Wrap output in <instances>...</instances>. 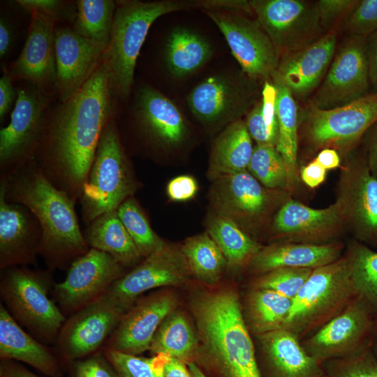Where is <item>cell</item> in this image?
Listing matches in <instances>:
<instances>
[{"mask_svg": "<svg viewBox=\"0 0 377 377\" xmlns=\"http://www.w3.org/2000/svg\"><path fill=\"white\" fill-rule=\"evenodd\" d=\"M118 102L105 59L74 96L47 110L34 161L45 177L79 200L106 126L117 118Z\"/></svg>", "mask_w": 377, "mask_h": 377, "instance_id": "cell-1", "label": "cell"}, {"mask_svg": "<svg viewBox=\"0 0 377 377\" xmlns=\"http://www.w3.org/2000/svg\"><path fill=\"white\" fill-rule=\"evenodd\" d=\"M0 186L8 202L25 206L38 219L43 233L39 255L50 269L69 268L89 251L76 202L45 177L34 160L0 175Z\"/></svg>", "mask_w": 377, "mask_h": 377, "instance_id": "cell-2", "label": "cell"}, {"mask_svg": "<svg viewBox=\"0 0 377 377\" xmlns=\"http://www.w3.org/2000/svg\"><path fill=\"white\" fill-rule=\"evenodd\" d=\"M204 364L217 377H261L238 294L205 292L193 301Z\"/></svg>", "mask_w": 377, "mask_h": 377, "instance_id": "cell-3", "label": "cell"}, {"mask_svg": "<svg viewBox=\"0 0 377 377\" xmlns=\"http://www.w3.org/2000/svg\"><path fill=\"white\" fill-rule=\"evenodd\" d=\"M108 47L104 54L111 88L118 101L127 98L134 82L137 59L154 21L166 13L192 8L214 9L216 0L116 1Z\"/></svg>", "mask_w": 377, "mask_h": 377, "instance_id": "cell-4", "label": "cell"}, {"mask_svg": "<svg viewBox=\"0 0 377 377\" xmlns=\"http://www.w3.org/2000/svg\"><path fill=\"white\" fill-rule=\"evenodd\" d=\"M376 121L375 91L330 110L309 104L300 113L299 145L302 143L307 158L313 159L320 151L333 149L342 160L359 148L363 136Z\"/></svg>", "mask_w": 377, "mask_h": 377, "instance_id": "cell-5", "label": "cell"}, {"mask_svg": "<svg viewBox=\"0 0 377 377\" xmlns=\"http://www.w3.org/2000/svg\"><path fill=\"white\" fill-rule=\"evenodd\" d=\"M139 188L121 141L117 119L105 128L79 198L83 222L117 210Z\"/></svg>", "mask_w": 377, "mask_h": 377, "instance_id": "cell-6", "label": "cell"}, {"mask_svg": "<svg viewBox=\"0 0 377 377\" xmlns=\"http://www.w3.org/2000/svg\"><path fill=\"white\" fill-rule=\"evenodd\" d=\"M345 253L315 268L293 299L283 325L300 341L342 312L356 297Z\"/></svg>", "mask_w": 377, "mask_h": 377, "instance_id": "cell-7", "label": "cell"}, {"mask_svg": "<svg viewBox=\"0 0 377 377\" xmlns=\"http://www.w3.org/2000/svg\"><path fill=\"white\" fill-rule=\"evenodd\" d=\"M51 276L47 271L15 266L1 269L0 293L7 310L40 341L58 338L66 319L48 297Z\"/></svg>", "mask_w": 377, "mask_h": 377, "instance_id": "cell-8", "label": "cell"}, {"mask_svg": "<svg viewBox=\"0 0 377 377\" xmlns=\"http://www.w3.org/2000/svg\"><path fill=\"white\" fill-rule=\"evenodd\" d=\"M291 197L286 190L264 186L247 170L213 180L209 192L212 210L233 221L255 239L269 229L277 211Z\"/></svg>", "mask_w": 377, "mask_h": 377, "instance_id": "cell-9", "label": "cell"}, {"mask_svg": "<svg viewBox=\"0 0 377 377\" xmlns=\"http://www.w3.org/2000/svg\"><path fill=\"white\" fill-rule=\"evenodd\" d=\"M341 161L335 201L341 207L347 232L353 239L376 247L377 178L371 173L362 148Z\"/></svg>", "mask_w": 377, "mask_h": 377, "instance_id": "cell-10", "label": "cell"}, {"mask_svg": "<svg viewBox=\"0 0 377 377\" xmlns=\"http://www.w3.org/2000/svg\"><path fill=\"white\" fill-rule=\"evenodd\" d=\"M17 89L10 123L0 130V175L34 160L51 104V96L31 83L25 82Z\"/></svg>", "mask_w": 377, "mask_h": 377, "instance_id": "cell-11", "label": "cell"}, {"mask_svg": "<svg viewBox=\"0 0 377 377\" xmlns=\"http://www.w3.org/2000/svg\"><path fill=\"white\" fill-rule=\"evenodd\" d=\"M249 2L279 59L306 47L323 36L315 3L302 0Z\"/></svg>", "mask_w": 377, "mask_h": 377, "instance_id": "cell-12", "label": "cell"}, {"mask_svg": "<svg viewBox=\"0 0 377 377\" xmlns=\"http://www.w3.org/2000/svg\"><path fill=\"white\" fill-rule=\"evenodd\" d=\"M374 316L356 297L339 314L305 337V351L323 364L360 353L371 348Z\"/></svg>", "mask_w": 377, "mask_h": 377, "instance_id": "cell-13", "label": "cell"}, {"mask_svg": "<svg viewBox=\"0 0 377 377\" xmlns=\"http://www.w3.org/2000/svg\"><path fill=\"white\" fill-rule=\"evenodd\" d=\"M223 34L232 55L252 80L271 79L280 59L270 38L258 22L224 10H205Z\"/></svg>", "mask_w": 377, "mask_h": 377, "instance_id": "cell-14", "label": "cell"}, {"mask_svg": "<svg viewBox=\"0 0 377 377\" xmlns=\"http://www.w3.org/2000/svg\"><path fill=\"white\" fill-rule=\"evenodd\" d=\"M273 242L325 244L347 233L339 204L316 209L291 197L274 215L268 229Z\"/></svg>", "mask_w": 377, "mask_h": 377, "instance_id": "cell-15", "label": "cell"}, {"mask_svg": "<svg viewBox=\"0 0 377 377\" xmlns=\"http://www.w3.org/2000/svg\"><path fill=\"white\" fill-rule=\"evenodd\" d=\"M249 80L227 75L209 77L190 92L188 106L205 125L228 126L247 114L259 101L256 86Z\"/></svg>", "mask_w": 377, "mask_h": 377, "instance_id": "cell-16", "label": "cell"}, {"mask_svg": "<svg viewBox=\"0 0 377 377\" xmlns=\"http://www.w3.org/2000/svg\"><path fill=\"white\" fill-rule=\"evenodd\" d=\"M191 274L181 249L166 244L131 272L117 280L104 294L124 313L143 293L156 288L179 286Z\"/></svg>", "mask_w": 377, "mask_h": 377, "instance_id": "cell-17", "label": "cell"}, {"mask_svg": "<svg viewBox=\"0 0 377 377\" xmlns=\"http://www.w3.org/2000/svg\"><path fill=\"white\" fill-rule=\"evenodd\" d=\"M125 274L124 267L110 255L90 248L68 268L64 281L54 285L53 293L66 314L98 300Z\"/></svg>", "mask_w": 377, "mask_h": 377, "instance_id": "cell-18", "label": "cell"}, {"mask_svg": "<svg viewBox=\"0 0 377 377\" xmlns=\"http://www.w3.org/2000/svg\"><path fill=\"white\" fill-rule=\"evenodd\" d=\"M369 86L366 38L350 36L309 104L321 110L342 106L367 94Z\"/></svg>", "mask_w": 377, "mask_h": 377, "instance_id": "cell-19", "label": "cell"}, {"mask_svg": "<svg viewBox=\"0 0 377 377\" xmlns=\"http://www.w3.org/2000/svg\"><path fill=\"white\" fill-rule=\"evenodd\" d=\"M131 113L135 131L148 147H176L186 140L188 128L179 108L149 85L136 91Z\"/></svg>", "mask_w": 377, "mask_h": 377, "instance_id": "cell-20", "label": "cell"}, {"mask_svg": "<svg viewBox=\"0 0 377 377\" xmlns=\"http://www.w3.org/2000/svg\"><path fill=\"white\" fill-rule=\"evenodd\" d=\"M124 313L103 295L72 314L57 338L63 357L73 362L94 353L112 334Z\"/></svg>", "mask_w": 377, "mask_h": 377, "instance_id": "cell-21", "label": "cell"}, {"mask_svg": "<svg viewBox=\"0 0 377 377\" xmlns=\"http://www.w3.org/2000/svg\"><path fill=\"white\" fill-rule=\"evenodd\" d=\"M31 18L24 45L17 58L6 68L14 81L36 86L51 96L56 94L54 34L57 20L38 12Z\"/></svg>", "mask_w": 377, "mask_h": 377, "instance_id": "cell-22", "label": "cell"}, {"mask_svg": "<svg viewBox=\"0 0 377 377\" xmlns=\"http://www.w3.org/2000/svg\"><path fill=\"white\" fill-rule=\"evenodd\" d=\"M56 94L64 102L79 91L104 58L106 47L76 34L68 27L56 25L54 34Z\"/></svg>", "mask_w": 377, "mask_h": 377, "instance_id": "cell-23", "label": "cell"}, {"mask_svg": "<svg viewBox=\"0 0 377 377\" xmlns=\"http://www.w3.org/2000/svg\"><path fill=\"white\" fill-rule=\"evenodd\" d=\"M134 304L123 314L105 348L135 355L149 350L159 326L176 307L177 299L170 293L158 292Z\"/></svg>", "mask_w": 377, "mask_h": 377, "instance_id": "cell-24", "label": "cell"}, {"mask_svg": "<svg viewBox=\"0 0 377 377\" xmlns=\"http://www.w3.org/2000/svg\"><path fill=\"white\" fill-rule=\"evenodd\" d=\"M43 237L40 225L25 206L8 202L0 186V268L34 265Z\"/></svg>", "mask_w": 377, "mask_h": 377, "instance_id": "cell-25", "label": "cell"}, {"mask_svg": "<svg viewBox=\"0 0 377 377\" xmlns=\"http://www.w3.org/2000/svg\"><path fill=\"white\" fill-rule=\"evenodd\" d=\"M336 44L335 33L327 32L306 47L283 57L272 76L294 97L308 95L323 82L334 59Z\"/></svg>", "mask_w": 377, "mask_h": 377, "instance_id": "cell-26", "label": "cell"}, {"mask_svg": "<svg viewBox=\"0 0 377 377\" xmlns=\"http://www.w3.org/2000/svg\"><path fill=\"white\" fill-rule=\"evenodd\" d=\"M258 337L261 377H327L323 364L309 355L290 331L281 328Z\"/></svg>", "mask_w": 377, "mask_h": 377, "instance_id": "cell-27", "label": "cell"}, {"mask_svg": "<svg viewBox=\"0 0 377 377\" xmlns=\"http://www.w3.org/2000/svg\"><path fill=\"white\" fill-rule=\"evenodd\" d=\"M346 244L337 241L325 244L272 242L262 246L249 265L258 275L279 268H315L340 258Z\"/></svg>", "mask_w": 377, "mask_h": 377, "instance_id": "cell-28", "label": "cell"}, {"mask_svg": "<svg viewBox=\"0 0 377 377\" xmlns=\"http://www.w3.org/2000/svg\"><path fill=\"white\" fill-rule=\"evenodd\" d=\"M0 357L27 364L49 377H60L57 357L46 346L24 332L6 306L0 304Z\"/></svg>", "mask_w": 377, "mask_h": 377, "instance_id": "cell-29", "label": "cell"}, {"mask_svg": "<svg viewBox=\"0 0 377 377\" xmlns=\"http://www.w3.org/2000/svg\"><path fill=\"white\" fill-rule=\"evenodd\" d=\"M276 90V114L279 126L276 148L282 156L288 175V191L295 198L306 187L300 177V113L291 91L278 78L271 77Z\"/></svg>", "mask_w": 377, "mask_h": 377, "instance_id": "cell-30", "label": "cell"}, {"mask_svg": "<svg viewBox=\"0 0 377 377\" xmlns=\"http://www.w3.org/2000/svg\"><path fill=\"white\" fill-rule=\"evenodd\" d=\"M253 147L245 122L228 124L215 139L209 158L208 176L212 180L247 170Z\"/></svg>", "mask_w": 377, "mask_h": 377, "instance_id": "cell-31", "label": "cell"}, {"mask_svg": "<svg viewBox=\"0 0 377 377\" xmlns=\"http://www.w3.org/2000/svg\"><path fill=\"white\" fill-rule=\"evenodd\" d=\"M83 235L90 248L108 253L124 267L136 265L142 258L117 210L98 216L86 226Z\"/></svg>", "mask_w": 377, "mask_h": 377, "instance_id": "cell-32", "label": "cell"}, {"mask_svg": "<svg viewBox=\"0 0 377 377\" xmlns=\"http://www.w3.org/2000/svg\"><path fill=\"white\" fill-rule=\"evenodd\" d=\"M207 232L221 251L227 265L239 269L249 265L263 245L231 219L213 210L206 219Z\"/></svg>", "mask_w": 377, "mask_h": 377, "instance_id": "cell-33", "label": "cell"}, {"mask_svg": "<svg viewBox=\"0 0 377 377\" xmlns=\"http://www.w3.org/2000/svg\"><path fill=\"white\" fill-rule=\"evenodd\" d=\"M212 53V45L203 37L186 29H177L167 40L165 58L169 71L183 77L205 64Z\"/></svg>", "mask_w": 377, "mask_h": 377, "instance_id": "cell-34", "label": "cell"}, {"mask_svg": "<svg viewBox=\"0 0 377 377\" xmlns=\"http://www.w3.org/2000/svg\"><path fill=\"white\" fill-rule=\"evenodd\" d=\"M149 350L155 355L164 354L188 364L198 355V339L186 318L172 312L157 330Z\"/></svg>", "mask_w": 377, "mask_h": 377, "instance_id": "cell-35", "label": "cell"}, {"mask_svg": "<svg viewBox=\"0 0 377 377\" xmlns=\"http://www.w3.org/2000/svg\"><path fill=\"white\" fill-rule=\"evenodd\" d=\"M292 301L276 292L253 288L246 302L248 327L257 336L282 328Z\"/></svg>", "mask_w": 377, "mask_h": 377, "instance_id": "cell-36", "label": "cell"}, {"mask_svg": "<svg viewBox=\"0 0 377 377\" xmlns=\"http://www.w3.org/2000/svg\"><path fill=\"white\" fill-rule=\"evenodd\" d=\"M356 296L377 316V252L356 240L350 241L344 251Z\"/></svg>", "mask_w": 377, "mask_h": 377, "instance_id": "cell-37", "label": "cell"}, {"mask_svg": "<svg viewBox=\"0 0 377 377\" xmlns=\"http://www.w3.org/2000/svg\"><path fill=\"white\" fill-rule=\"evenodd\" d=\"M73 30L82 37L108 47L117 3L113 0H77Z\"/></svg>", "mask_w": 377, "mask_h": 377, "instance_id": "cell-38", "label": "cell"}, {"mask_svg": "<svg viewBox=\"0 0 377 377\" xmlns=\"http://www.w3.org/2000/svg\"><path fill=\"white\" fill-rule=\"evenodd\" d=\"M191 274L199 281L213 284L227 265L218 245L206 231L188 238L181 247Z\"/></svg>", "mask_w": 377, "mask_h": 377, "instance_id": "cell-39", "label": "cell"}, {"mask_svg": "<svg viewBox=\"0 0 377 377\" xmlns=\"http://www.w3.org/2000/svg\"><path fill=\"white\" fill-rule=\"evenodd\" d=\"M117 212L142 258L164 244L165 242L151 229L147 216L133 196L125 200Z\"/></svg>", "mask_w": 377, "mask_h": 377, "instance_id": "cell-40", "label": "cell"}, {"mask_svg": "<svg viewBox=\"0 0 377 377\" xmlns=\"http://www.w3.org/2000/svg\"><path fill=\"white\" fill-rule=\"evenodd\" d=\"M247 170L264 186L288 191L286 164L276 147H253Z\"/></svg>", "mask_w": 377, "mask_h": 377, "instance_id": "cell-41", "label": "cell"}, {"mask_svg": "<svg viewBox=\"0 0 377 377\" xmlns=\"http://www.w3.org/2000/svg\"><path fill=\"white\" fill-rule=\"evenodd\" d=\"M103 353L119 377H165L163 368L168 356L164 354L147 358L107 348Z\"/></svg>", "mask_w": 377, "mask_h": 377, "instance_id": "cell-42", "label": "cell"}, {"mask_svg": "<svg viewBox=\"0 0 377 377\" xmlns=\"http://www.w3.org/2000/svg\"><path fill=\"white\" fill-rule=\"evenodd\" d=\"M313 269L306 268H279L258 275L253 288L276 292L293 300L297 295Z\"/></svg>", "mask_w": 377, "mask_h": 377, "instance_id": "cell-43", "label": "cell"}, {"mask_svg": "<svg viewBox=\"0 0 377 377\" xmlns=\"http://www.w3.org/2000/svg\"><path fill=\"white\" fill-rule=\"evenodd\" d=\"M323 364L327 377H377V360L371 348Z\"/></svg>", "mask_w": 377, "mask_h": 377, "instance_id": "cell-44", "label": "cell"}, {"mask_svg": "<svg viewBox=\"0 0 377 377\" xmlns=\"http://www.w3.org/2000/svg\"><path fill=\"white\" fill-rule=\"evenodd\" d=\"M345 31L367 38L377 31V0H361L348 15Z\"/></svg>", "mask_w": 377, "mask_h": 377, "instance_id": "cell-45", "label": "cell"}, {"mask_svg": "<svg viewBox=\"0 0 377 377\" xmlns=\"http://www.w3.org/2000/svg\"><path fill=\"white\" fill-rule=\"evenodd\" d=\"M15 3L24 10L38 12L51 17L57 22L70 18L73 22L76 6L75 1L61 0H17Z\"/></svg>", "mask_w": 377, "mask_h": 377, "instance_id": "cell-46", "label": "cell"}, {"mask_svg": "<svg viewBox=\"0 0 377 377\" xmlns=\"http://www.w3.org/2000/svg\"><path fill=\"white\" fill-rule=\"evenodd\" d=\"M72 362L75 377H119L103 353H96L86 359Z\"/></svg>", "mask_w": 377, "mask_h": 377, "instance_id": "cell-47", "label": "cell"}, {"mask_svg": "<svg viewBox=\"0 0 377 377\" xmlns=\"http://www.w3.org/2000/svg\"><path fill=\"white\" fill-rule=\"evenodd\" d=\"M276 90L272 81L267 80L261 91L262 113L270 137L276 145L279 135L276 114Z\"/></svg>", "mask_w": 377, "mask_h": 377, "instance_id": "cell-48", "label": "cell"}, {"mask_svg": "<svg viewBox=\"0 0 377 377\" xmlns=\"http://www.w3.org/2000/svg\"><path fill=\"white\" fill-rule=\"evenodd\" d=\"M356 0H319L315 2L322 28L328 29L346 12H351Z\"/></svg>", "mask_w": 377, "mask_h": 377, "instance_id": "cell-49", "label": "cell"}, {"mask_svg": "<svg viewBox=\"0 0 377 377\" xmlns=\"http://www.w3.org/2000/svg\"><path fill=\"white\" fill-rule=\"evenodd\" d=\"M244 122L251 138L256 141V145L276 147L263 117L261 99L246 114Z\"/></svg>", "mask_w": 377, "mask_h": 377, "instance_id": "cell-50", "label": "cell"}, {"mask_svg": "<svg viewBox=\"0 0 377 377\" xmlns=\"http://www.w3.org/2000/svg\"><path fill=\"white\" fill-rule=\"evenodd\" d=\"M198 184L194 177L180 175L169 182L167 194L173 201H186L195 197L198 191Z\"/></svg>", "mask_w": 377, "mask_h": 377, "instance_id": "cell-51", "label": "cell"}, {"mask_svg": "<svg viewBox=\"0 0 377 377\" xmlns=\"http://www.w3.org/2000/svg\"><path fill=\"white\" fill-rule=\"evenodd\" d=\"M6 67L3 66L0 78V120L2 121L6 114L15 106L17 98V89L13 84ZM14 108V107H13Z\"/></svg>", "mask_w": 377, "mask_h": 377, "instance_id": "cell-52", "label": "cell"}, {"mask_svg": "<svg viewBox=\"0 0 377 377\" xmlns=\"http://www.w3.org/2000/svg\"><path fill=\"white\" fill-rule=\"evenodd\" d=\"M327 171L312 159L300 167V177L302 184L309 188L320 186L325 180Z\"/></svg>", "mask_w": 377, "mask_h": 377, "instance_id": "cell-53", "label": "cell"}, {"mask_svg": "<svg viewBox=\"0 0 377 377\" xmlns=\"http://www.w3.org/2000/svg\"><path fill=\"white\" fill-rule=\"evenodd\" d=\"M361 145L371 173L377 178V121L363 136Z\"/></svg>", "mask_w": 377, "mask_h": 377, "instance_id": "cell-54", "label": "cell"}, {"mask_svg": "<svg viewBox=\"0 0 377 377\" xmlns=\"http://www.w3.org/2000/svg\"><path fill=\"white\" fill-rule=\"evenodd\" d=\"M17 29L10 19L1 14L0 18V58L4 59L11 51L16 40Z\"/></svg>", "mask_w": 377, "mask_h": 377, "instance_id": "cell-55", "label": "cell"}, {"mask_svg": "<svg viewBox=\"0 0 377 377\" xmlns=\"http://www.w3.org/2000/svg\"><path fill=\"white\" fill-rule=\"evenodd\" d=\"M366 52L370 84L377 92V31L366 38Z\"/></svg>", "mask_w": 377, "mask_h": 377, "instance_id": "cell-56", "label": "cell"}, {"mask_svg": "<svg viewBox=\"0 0 377 377\" xmlns=\"http://www.w3.org/2000/svg\"><path fill=\"white\" fill-rule=\"evenodd\" d=\"M0 377H40L19 364L9 360H2Z\"/></svg>", "mask_w": 377, "mask_h": 377, "instance_id": "cell-57", "label": "cell"}, {"mask_svg": "<svg viewBox=\"0 0 377 377\" xmlns=\"http://www.w3.org/2000/svg\"><path fill=\"white\" fill-rule=\"evenodd\" d=\"M326 170H333L341 166V158L339 153L333 149H324L313 158Z\"/></svg>", "mask_w": 377, "mask_h": 377, "instance_id": "cell-58", "label": "cell"}, {"mask_svg": "<svg viewBox=\"0 0 377 377\" xmlns=\"http://www.w3.org/2000/svg\"><path fill=\"white\" fill-rule=\"evenodd\" d=\"M165 377H192L184 362L168 357L163 368Z\"/></svg>", "mask_w": 377, "mask_h": 377, "instance_id": "cell-59", "label": "cell"}, {"mask_svg": "<svg viewBox=\"0 0 377 377\" xmlns=\"http://www.w3.org/2000/svg\"><path fill=\"white\" fill-rule=\"evenodd\" d=\"M371 350L377 360V316L375 317L371 333Z\"/></svg>", "mask_w": 377, "mask_h": 377, "instance_id": "cell-60", "label": "cell"}, {"mask_svg": "<svg viewBox=\"0 0 377 377\" xmlns=\"http://www.w3.org/2000/svg\"><path fill=\"white\" fill-rule=\"evenodd\" d=\"M187 365L192 377H207L194 362H188Z\"/></svg>", "mask_w": 377, "mask_h": 377, "instance_id": "cell-61", "label": "cell"}]
</instances>
